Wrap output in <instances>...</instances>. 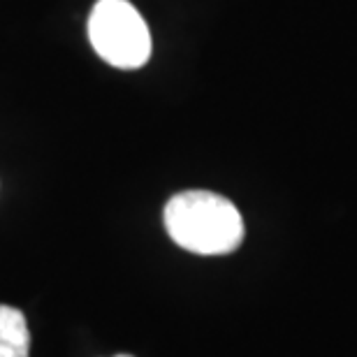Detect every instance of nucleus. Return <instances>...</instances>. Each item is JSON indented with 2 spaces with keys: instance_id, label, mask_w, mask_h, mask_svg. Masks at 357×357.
<instances>
[{
  "instance_id": "20e7f679",
  "label": "nucleus",
  "mask_w": 357,
  "mask_h": 357,
  "mask_svg": "<svg viewBox=\"0 0 357 357\" xmlns=\"http://www.w3.org/2000/svg\"><path fill=\"white\" fill-rule=\"evenodd\" d=\"M119 357H130V355H119Z\"/></svg>"
},
{
  "instance_id": "7ed1b4c3",
  "label": "nucleus",
  "mask_w": 357,
  "mask_h": 357,
  "mask_svg": "<svg viewBox=\"0 0 357 357\" xmlns=\"http://www.w3.org/2000/svg\"><path fill=\"white\" fill-rule=\"evenodd\" d=\"M31 334L24 313L14 306L0 304V357H28Z\"/></svg>"
},
{
  "instance_id": "f257e3e1",
  "label": "nucleus",
  "mask_w": 357,
  "mask_h": 357,
  "mask_svg": "<svg viewBox=\"0 0 357 357\" xmlns=\"http://www.w3.org/2000/svg\"><path fill=\"white\" fill-rule=\"evenodd\" d=\"M165 227L176 246L197 255L232 253L244 239V220L230 199L209 190L178 192L165 206Z\"/></svg>"
},
{
  "instance_id": "f03ea898",
  "label": "nucleus",
  "mask_w": 357,
  "mask_h": 357,
  "mask_svg": "<svg viewBox=\"0 0 357 357\" xmlns=\"http://www.w3.org/2000/svg\"><path fill=\"white\" fill-rule=\"evenodd\" d=\"M89 38L98 56L119 70H137L151 59V33L128 0H98L89 19Z\"/></svg>"
}]
</instances>
